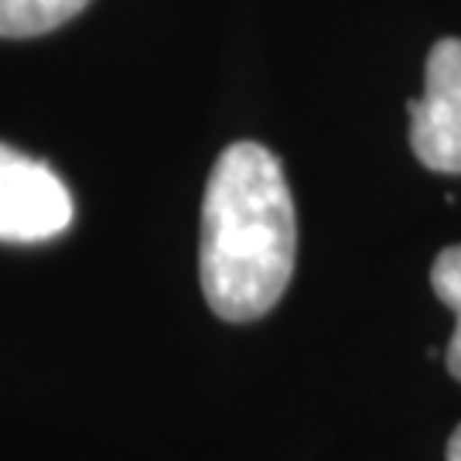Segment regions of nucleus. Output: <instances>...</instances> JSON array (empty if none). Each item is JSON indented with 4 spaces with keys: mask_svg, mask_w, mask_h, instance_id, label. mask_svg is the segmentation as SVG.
I'll return each mask as SVG.
<instances>
[{
    "mask_svg": "<svg viewBox=\"0 0 461 461\" xmlns=\"http://www.w3.org/2000/svg\"><path fill=\"white\" fill-rule=\"evenodd\" d=\"M417 161L441 175H461V38H441L428 55L424 96L407 103Z\"/></svg>",
    "mask_w": 461,
    "mask_h": 461,
    "instance_id": "obj_3",
    "label": "nucleus"
},
{
    "mask_svg": "<svg viewBox=\"0 0 461 461\" xmlns=\"http://www.w3.org/2000/svg\"><path fill=\"white\" fill-rule=\"evenodd\" d=\"M447 461H461V424L455 428L451 441H447Z\"/></svg>",
    "mask_w": 461,
    "mask_h": 461,
    "instance_id": "obj_6",
    "label": "nucleus"
},
{
    "mask_svg": "<svg viewBox=\"0 0 461 461\" xmlns=\"http://www.w3.org/2000/svg\"><path fill=\"white\" fill-rule=\"evenodd\" d=\"M297 215L277 154L240 140L219 154L202 202V294L219 318H264L294 274Z\"/></svg>",
    "mask_w": 461,
    "mask_h": 461,
    "instance_id": "obj_1",
    "label": "nucleus"
},
{
    "mask_svg": "<svg viewBox=\"0 0 461 461\" xmlns=\"http://www.w3.org/2000/svg\"><path fill=\"white\" fill-rule=\"evenodd\" d=\"M89 0H0V38H34L62 28Z\"/></svg>",
    "mask_w": 461,
    "mask_h": 461,
    "instance_id": "obj_4",
    "label": "nucleus"
},
{
    "mask_svg": "<svg viewBox=\"0 0 461 461\" xmlns=\"http://www.w3.org/2000/svg\"><path fill=\"white\" fill-rule=\"evenodd\" d=\"M76 205L45 161L0 144V243H45L72 226Z\"/></svg>",
    "mask_w": 461,
    "mask_h": 461,
    "instance_id": "obj_2",
    "label": "nucleus"
},
{
    "mask_svg": "<svg viewBox=\"0 0 461 461\" xmlns=\"http://www.w3.org/2000/svg\"><path fill=\"white\" fill-rule=\"evenodd\" d=\"M430 287L438 301L455 312V335L447 342V369L455 379H461V243L438 253V260L430 267Z\"/></svg>",
    "mask_w": 461,
    "mask_h": 461,
    "instance_id": "obj_5",
    "label": "nucleus"
}]
</instances>
